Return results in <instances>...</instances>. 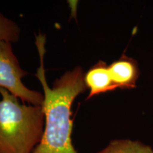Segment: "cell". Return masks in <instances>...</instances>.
<instances>
[{
	"instance_id": "cell-1",
	"label": "cell",
	"mask_w": 153,
	"mask_h": 153,
	"mask_svg": "<svg viewBox=\"0 0 153 153\" xmlns=\"http://www.w3.org/2000/svg\"><path fill=\"white\" fill-rule=\"evenodd\" d=\"M45 43L44 36L36 37L41 62L36 76L44 91L42 106L45 114V128L41 141L33 153H78L72 141L73 121L71 108L76 97L87 89L85 82V73L81 67H76L65 72L50 87L44 69Z\"/></svg>"
},
{
	"instance_id": "cell-2",
	"label": "cell",
	"mask_w": 153,
	"mask_h": 153,
	"mask_svg": "<svg viewBox=\"0 0 153 153\" xmlns=\"http://www.w3.org/2000/svg\"><path fill=\"white\" fill-rule=\"evenodd\" d=\"M0 94V153H33L43 137V106L21 104L3 88Z\"/></svg>"
},
{
	"instance_id": "cell-3",
	"label": "cell",
	"mask_w": 153,
	"mask_h": 153,
	"mask_svg": "<svg viewBox=\"0 0 153 153\" xmlns=\"http://www.w3.org/2000/svg\"><path fill=\"white\" fill-rule=\"evenodd\" d=\"M27 74L20 67L11 43L0 42V88L7 89L24 103L42 106L44 95L30 90L23 84L22 78Z\"/></svg>"
},
{
	"instance_id": "cell-4",
	"label": "cell",
	"mask_w": 153,
	"mask_h": 153,
	"mask_svg": "<svg viewBox=\"0 0 153 153\" xmlns=\"http://www.w3.org/2000/svg\"><path fill=\"white\" fill-rule=\"evenodd\" d=\"M108 70L118 89H130L136 87L140 72L138 65L134 59L123 55L108 65Z\"/></svg>"
},
{
	"instance_id": "cell-5",
	"label": "cell",
	"mask_w": 153,
	"mask_h": 153,
	"mask_svg": "<svg viewBox=\"0 0 153 153\" xmlns=\"http://www.w3.org/2000/svg\"><path fill=\"white\" fill-rule=\"evenodd\" d=\"M85 82L87 89H89L87 99L118 89L112 80L108 65L101 60L96 63L85 73Z\"/></svg>"
},
{
	"instance_id": "cell-6",
	"label": "cell",
	"mask_w": 153,
	"mask_h": 153,
	"mask_svg": "<svg viewBox=\"0 0 153 153\" xmlns=\"http://www.w3.org/2000/svg\"><path fill=\"white\" fill-rule=\"evenodd\" d=\"M98 153H153V149L138 140H114Z\"/></svg>"
},
{
	"instance_id": "cell-7",
	"label": "cell",
	"mask_w": 153,
	"mask_h": 153,
	"mask_svg": "<svg viewBox=\"0 0 153 153\" xmlns=\"http://www.w3.org/2000/svg\"><path fill=\"white\" fill-rule=\"evenodd\" d=\"M20 30L18 26L0 13V42H16Z\"/></svg>"
}]
</instances>
